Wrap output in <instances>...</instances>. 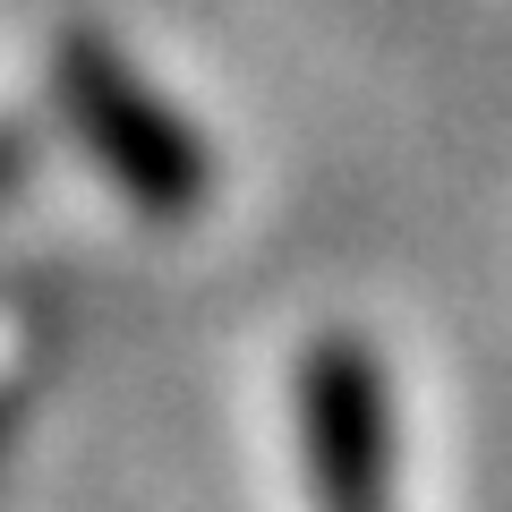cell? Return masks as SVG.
I'll return each mask as SVG.
<instances>
[{
    "mask_svg": "<svg viewBox=\"0 0 512 512\" xmlns=\"http://www.w3.org/2000/svg\"><path fill=\"white\" fill-rule=\"evenodd\" d=\"M299 461L316 512H384L393 504V402L367 342L325 333L299 359Z\"/></svg>",
    "mask_w": 512,
    "mask_h": 512,
    "instance_id": "cell-1",
    "label": "cell"
},
{
    "mask_svg": "<svg viewBox=\"0 0 512 512\" xmlns=\"http://www.w3.org/2000/svg\"><path fill=\"white\" fill-rule=\"evenodd\" d=\"M60 86H69V111H77V128H86V146L103 154V171L146 205V214H197L205 205L197 137H188L94 35L60 43Z\"/></svg>",
    "mask_w": 512,
    "mask_h": 512,
    "instance_id": "cell-2",
    "label": "cell"
}]
</instances>
